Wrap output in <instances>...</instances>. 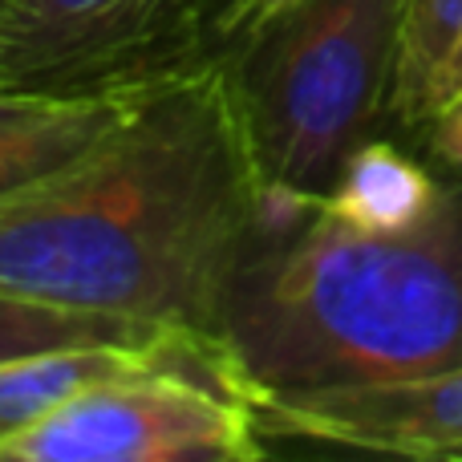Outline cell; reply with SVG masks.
Instances as JSON below:
<instances>
[{"label":"cell","instance_id":"6da1fadb","mask_svg":"<svg viewBox=\"0 0 462 462\" xmlns=\"http://www.w3.org/2000/svg\"><path fill=\"white\" fill-rule=\"evenodd\" d=\"M260 171L224 53L154 81L130 118L0 203V288L216 341Z\"/></svg>","mask_w":462,"mask_h":462},{"label":"cell","instance_id":"7a4b0ae2","mask_svg":"<svg viewBox=\"0 0 462 462\" xmlns=\"http://www.w3.org/2000/svg\"><path fill=\"white\" fill-rule=\"evenodd\" d=\"M216 345L255 406L462 365V175L406 231H361L325 195L260 183Z\"/></svg>","mask_w":462,"mask_h":462},{"label":"cell","instance_id":"3957f363","mask_svg":"<svg viewBox=\"0 0 462 462\" xmlns=\"http://www.w3.org/2000/svg\"><path fill=\"white\" fill-rule=\"evenodd\" d=\"M406 0H304L231 49V86L260 183L325 195L390 118Z\"/></svg>","mask_w":462,"mask_h":462},{"label":"cell","instance_id":"277c9868","mask_svg":"<svg viewBox=\"0 0 462 462\" xmlns=\"http://www.w3.org/2000/svg\"><path fill=\"white\" fill-rule=\"evenodd\" d=\"M268 455L252 393L219 345L171 333L143 365L102 377L24 434L0 462H252Z\"/></svg>","mask_w":462,"mask_h":462},{"label":"cell","instance_id":"5b68a950","mask_svg":"<svg viewBox=\"0 0 462 462\" xmlns=\"http://www.w3.org/2000/svg\"><path fill=\"white\" fill-rule=\"evenodd\" d=\"M219 0H8L0 89L86 97L171 78L216 57Z\"/></svg>","mask_w":462,"mask_h":462},{"label":"cell","instance_id":"8992f818","mask_svg":"<svg viewBox=\"0 0 462 462\" xmlns=\"http://www.w3.org/2000/svg\"><path fill=\"white\" fill-rule=\"evenodd\" d=\"M263 439L374 450L398 458H447L462 442V365L406 382L349 385L255 406Z\"/></svg>","mask_w":462,"mask_h":462},{"label":"cell","instance_id":"52a82bcc","mask_svg":"<svg viewBox=\"0 0 462 462\" xmlns=\"http://www.w3.org/2000/svg\"><path fill=\"white\" fill-rule=\"evenodd\" d=\"M151 86L154 81L86 97H61L41 114L5 122L0 126V203L53 179L57 171H65L86 151H94L102 138H110Z\"/></svg>","mask_w":462,"mask_h":462},{"label":"cell","instance_id":"ba28073f","mask_svg":"<svg viewBox=\"0 0 462 462\" xmlns=\"http://www.w3.org/2000/svg\"><path fill=\"white\" fill-rule=\"evenodd\" d=\"M171 333H179V328H171ZM171 333L154 337V341L65 345V349L0 361V442L24 434L29 426H37L41 418H49L57 406H65L102 377L143 365Z\"/></svg>","mask_w":462,"mask_h":462},{"label":"cell","instance_id":"9c48e42d","mask_svg":"<svg viewBox=\"0 0 462 462\" xmlns=\"http://www.w3.org/2000/svg\"><path fill=\"white\" fill-rule=\"evenodd\" d=\"M442 183L426 162L385 138H365L337 171L325 208L361 231H406L439 208Z\"/></svg>","mask_w":462,"mask_h":462},{"label":"cell","instance_id":"30bf717a","mask_svg":"<svg viewBox=\"0 0 462 462\" xmlns=\"http://www.w3.org/2000/svg\"><path fill=\"white\" fill-rule=\"evenodd\" d=\"M462 41V0H406L398 32V65L390 89V122L422 130L430 118V89L447 57Z\"/></svg>","mask_w":462,"mask_h":462},{"label":"cell","instance_id":"8fae6325","mask_svg":"<svg viewBox=\"0 0 462 462\" xmlns=\"http://www.w3.org/2000/svg\"><path fill=\"white\" fill-rule=\"evenodd\" d=\"M162 333H171V328L130 317H110V312L61 309V304H45L0 288V361L29 357V353H45V349H65V345L154 341Z\"/></svg>","mask_w":462,"mask_h":462},{"label":"cell","instance_id":"7c38bea8","mask_svg":"<svg viewBox=\"0 0 462 462\" xmlns=\"http://www.w3.org/2000/svg\"><path fill=\"white\" fill-rule=\"evenodd\" d=\"M304 0H219L216 16H211V41L216 53H231V49L255 41L260 32H268L272 24H280L292 8H300Z\"/></svg>","mask_w":462,"mask_h":462},{"label":"cell","instance_id":"4fadbf2b","mask_svg":"<svg viewBox=\"0 0 462 462\" xmlns=\"http://www.w3.org/2000/svg\"><path fill=\"white\" fill-rule=\"evenodd\" d=\"M422 130H426V151L434 154V162L462 175V97L434 114Z\"/></svg>","mask_w":462,"mask_h":462},{"label":"cell","instance_id":"5bb4252c","mask_svg":"<svg viewBox=\"0 0 462 462\" xmlns=\"http://www.w3.org/2000/svg\"><path fill=\"white\" fill-rule=\"evenodd\" d=\"M462 97V41L455 45V53L447 57V65H442V73L434 78V89H430V118L439 110H447L450 102H458ZM426 118V122H430Z\"/></svg>","mask_w":462,"mask_h":462},{"label":"cell","instance_id":"9a60e30c","mask_svg":"<svg viewBox=\"0 0 462 462\" xmlns=\"http://www.w3.org/2000/svg\"><path fill=\"white\" fill-rule=\"evenodd\" d=\"M53 102H61V97L13 94V89H0V126H5V122H16V118H29V114L49 110V106H53Z\"/></svg>","mask_w":462,"mask_h":462},{"label":"cell","instance_id":"2e32d148","mask_svg":"<svg viewBox=\"0 0 462 462\" xmlns=\"http://www.w3.org/2000/svg\"><path fill=\"white\" fill-rule=\"evenodd\" d=\"M442 462H462V442H458V447H450V450H447V458H442Z\"/></svg>","mask_w":462,"mask_h":462},{"label":"cell","instance_id":"e0dca14e","mask_svg":"<svg viewBox=\"0 0 462 462\" xmlns=\"http://www.w3.org/2000/svg\"><path fill=\"white\" fill-rule=\"evenodd\" d=\"M5 8H8V0H0V21H5Z\"/></svg>","mask_w":462,"mask_h":462}]
</instances>
